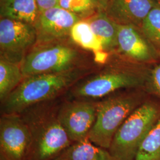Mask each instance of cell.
I'll list each match as a JSON object with an SVG mask.
<instances>
[{
	"instance_id": "6da1fadb",
	"label": "cell",
	"mask_w": 160,
	"mask_h": 160,
	"mask_svg": "<svg viewBox=\"0 0 160 160\" xmlns=\"http://www.w3.org/2000/svg\"><path fill=\"white\" fill-rule=\"evenodd\" d=\"M150 66L132 62L114 52L105 63L76 83L65 97L98 100L121 90L147 89Z\"/></svg>"
},
{
	"instance_id": "7a4b0ae2",
	"label": "cell",
	"mask_w": 160,
	"mask_h": 160,
	"mask_svg": "<svg viewBox=\"0 0 160 160\" xmlns=\"http://www.w3.org/2000/svg\"><path fill=\"white\" fill-rule=\"evenodd\" d=\"M63 100L59 97L38 103L19 113L32 137L28 160H55L73 143L58 119Z\"/></svg>"
},
{
	"instance_id": "3957f363",
	"label": "cell",
	"mask_w": 160,
	"mask_h": 160,
	"mask_svg": "<svg viewBox=\"0 0 160 160\" xmlns=\"http://www.w3.org/2000/svg\"><path fill=\"white\" fill-rule=\"evenodd\" d=\"M94 53L75 44L70 38L36 43L21 63L24 77L43 74L96 68Z\"/></svg>"
},
{
	"instance_id": "277c9868",
	"label": "cell",
	"mask_w": 160,
	"mask_h": 160,
	"mask_svg": "<svg viewBox=\"0 0 160 160\" xmlns=\"http://www.w3.org/2000/svg\"><path fill=\"white\" fill-rule=\"evenodd\" d=\"M97 68L24 77L20 85L1 103V114L19 113L36 104L64 96L76 83Z\"/></svg>"
},
{
	"instance_id": "5b68a950",
	"label": "cell",
	"mask_w": 160,
	"mask_h": 160,
	"mask_svg": "<svg viewBox=\"0 0 160 160\" xmlns=\"http://www.w3.org/2000/svg\"><path fill=\"white\" fill-rule=\"evenodd\" d=\"M148 92L146 88L125 89L98 100L96 119L88 134V140L109 149L120 126L148 99Z\"/></svg>"
},
{
	"instance_id": "8992f818",
	"label": "cell",
	"mask_w": 160,
	"mask_h": 160,
	"mask_svg": "<svg viewBox=\"0 0 160 160\" xmlns=\"http://www.w3.org/2000/svg\"><path fill=\"white\" fill-rule=\"evenodd\" d=\"M160 118V103L147 99L114 135L109 151L117 160H135L139 148Z\"/></svg>"
},
{
	"instance_id": "52a82bcc",
	"label": "cell",
	"mask_w": 160,
	"mask_h": 160,
	"mask_svg": "<svg viewBox=\"0 0 160 160\" xmlns=\"http://www.w3.org/2000/svg\"><path fill=\"white\" fill-rule=\"evenodd\" d=\"M97 101L65 98L61 103L58 119L73 143L88 139L96 119Z\"/></svg>"
},
{
	"instance_id": "ba28073f",
	"label": "cell",
	"mask_w": 160,
	"mask_h": 160,
	"mask_svg": "<svg viewBox=\"0 0 160 160\" xmlns=\"http://www.w3.org/2000/svg\"><path fill=\"white\" fill-rule=\"evenodd\" d=\"M36 42L34 25L0 18V58L21 65Z\"/></svg>"
},
{
	"instance_id": "9c48e42d",
	"label": "cell",
	"mask_w": 160,
	"mask_h": 160,
	"mask_svg": "<svg viewBox=\"0 0 160 160\" xmlns=\"http://www.w3.org/2000/svg\"><path fill=\"white\" fill-rule=\"evenodd\" d=\"M31 143L29 127L20 114H1V160H28Z\"/></svg>"
},
{
	"instance_id": "30bf717a",
	"label": "cell",
	"mask_w": 160,
	"mask_h": 160,
	"mask_svg": "<svg viewBox=\"0 0 160 160\" xmlns=\"http://www.w3.org/2000/svg\"><path fill=\"white\" fill-rule=\"evenodd\" d=\"M118 25L116 53L135 63H157L160 55L141 29L129 25Z\"/></svg>"
},
{
	"instance_id": "8fae6325",
	"label": "cell",
	"mask_w": 160,
	"mask_h": 160,
	"mask_svg": "<svg viewBox=\"0 0 160 160\" xmlns=\"http://www.w3.org/2000/svg\"><path fill=\"white\" fill-rule=\"evenodd\" d=\"M80 19L59 7L40 12L34 24L36 43H45L70 38L72 26Z\"/></svg>"
},
{
	"instance_id": "7c38bea8",
	"label": "cell",
	"mask_w": 160,
	"mask_h": 160,
	"mask_svg": "<svg viewBox=\"0 0 160 160\" xmlns=\"http://www.w3.org/2000/svg\"><path fill=\"white\" fill-rule=\"evenodd\" d=\"M158 3L157 0H108L104 12L118 24L140 29L149 12Z\"/></svg>"
},
{
	"instance_id": "4fadbf2b",
	"label": "cell",
	"mask_w": 160,
	"mask_h": 160,
	"mask_svg": "<svg viewBox=\"0 0 160 160\" xmlns=\"http://www.w3.org/2000/svg\"><path fill=\"white\" fill-rule=\"evenodd\" d=\"M86 20L101 43L104 52L109 55L116 52L118 47V24L109 18L104 11H99Z\"/></svg>"
},
{
	"instance_id": "5bb4252c",
	"label": "cell",
	"mask_w": 160,
	"mask_h": 160,
	"mask_svg": "<svg viewBox=\"0 0 160 160\" xmlns=\"http://www.w3.org/2000/svg\"><path fill=\"white\" fill-rule=\"evenodd\" d=\"M70 38L78 46L94 53L98 65H102L109 58V54L103 51L101 43L92 32L88 21L80 20L72 26L70 32Z\"/></svg>"
},
{
	"instance_id": "9a60e30c",
	"label": "cell",
	"mask_w": 160,
	"mask_h": 160,
	"mask_svg": "<svg viewBox=\"0 0 160 160\" xmlns=\"http://www.w3.org/2000/svg\"><path fill=\"white\" fill-rule=\"evenodd\" d=\"M39 14L36 0H0V18L34 25Z\"/></svg>"
},
{
	"instance_id": "2e32d148",
	"label": "cell",
	"mask_w": 160,
	"mask_h": 160,
	"mask_svg": "<svg viewBox=\"0 0 160 160\" xmlns=\"http://www.w3.org/2000/svg\"><path fill=\"white\" fill-rule=\"evenodd\" d=\"M55 160H117L108 149L98 147L86 139L71 145Z\"/></svg>"
},
{
	"instance_id": "e0dca14e",
	"label": "cell",
	"mask_w": 160,
	"mask_h": 160,
	"mask_svg": "<svg viewBox=\"0 0 160 160\" xmlns=\"http://www.w3.org/2000/svg\"><path fill=\"white\" fill-rule=\"evenodd\" d=\"M24 78L21 65L0 58V100L4 102Z\"/></svg>"
},
{
	"instance_id": "ac0fdd59",
	"label": "cell",
	"mask_w": 160,
	"mask_h": 160,
	"mask_svg": "<svg viewBox=\"0 0 160 160\" xmlns=\"http://www.w3.org/2000/svg\"><path fill=\"white\" fill-rule=\"evenodd\" d=\"M135 160H160V118L143 139Z\"/></svg>"
},
{
	"instance_id": "d6986e66",
	"label": "cell",
	"mask_w": 160,
	"mask_h": 160,
	"mask_svg": "<svg viewBox=\"0 0 160 160\" xmlns=\"http://www.w3.org/2000/svg\"><path fill=\"white\" fill-rule=\"evenodd\" d=\"M140 29L158 53H160V3L157 4L143 20Z\"/></svg>"
},
{
	"instance_id": "ffe728a7",
	"label": "cell",
	"mask_w": 160,
	"mask_h": 160,
	"mask_svg": "<svg viewBox=\"0 0 160 160\" xmlns=\"http://www.w3.org/2000/svg\"><path fill=\"white\" fill-rule=\"evenodd\" d=\"M58 6L81 20L87 19L102 11L96 0H59Z\"/></svg>"
},
{
	"instance_id": "44dd1931",
	"label": "cell",
	"mask_w": 160,
	"mask_h": 160,
	"mask_svg": "<svg viewBox=\"0 0 160 160\" xmlns=\"http://www.w3.org/2000/svg\"><path fill=\"white\" fill-rule=\"evenodd\" d=\"M159 55V61L151 69L147 89L160 97V53Z\"/></svg>"
},
{
	"instance_id": "7402d4cb",
	"label": "cell",
	"mask_w": 160,
	"mask_h": 160,
	"mask_svg": "<svg viewBox=\"0 0 160 160\" xmlns=\"http://www.w3.org/2000/svg\"><path fill=\"white\" fill-rule=\"evenodd\" d=\"M40 12L57 7L59 0H36Z\"/></svg>"
},
{
	"instance_id": "603a6c76",
	"label": "cell",
	"mask_w": 160,
	"mask_h": 160,
	"mask_svg": "<svg viewBox=\"0 0 160 160\" xmlns=\"http://www.w3.org/2000/svg\"><path fill=\"white\" fill-rule=\"evenodd\" d=\"M96 1L99 6L100 10L104 12L107 7L108 0H96Z\"/></svg>"
},
{
	"instance_id": "cb8c5ba5",
	"label": "cell",
	"mask_w": 160,
	"mask_h": 160,
	"mask_svg": "<svg viewBox=\"0 0 160 160\" xmlns=\"http://www.w3.org/2000/svg\"><path fill=\"white\" fill-rule=\"evenodd\" d=\"M157 1H158V2H160V0H157Z\"/></svg>"
}]
</instances>
